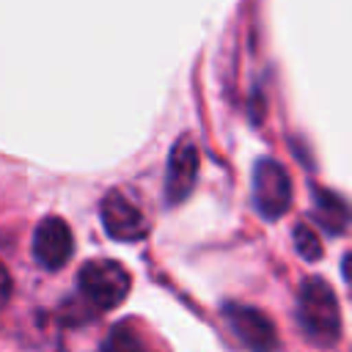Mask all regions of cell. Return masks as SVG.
I'll use <instances>...</instances> for the list:
<instances>
[{"label": "cell", "mask_w": 352, "mask_h": 352, "mask_svg": "<svg viewBox=\"0 0 352 352\" xmlns=\"http://www.w3.org/2000/svg\"><path fill=\"white\" fill-rule=\"evenodd\" d=\"M297 322L308 341L333 346L341 336V308L333 289L322 278H308L297 294Z\"/></svg>", "instance_id": "obj_1"}, {"label": "cell", "mask_w": 352, "mask_h": 352, "mask_svg": "<svg viewBox=\"0 0 352 352\" xmlns=\"http://www.w3.org/2000/svg\"><path fill=\"white\" fill-rule=\"evenodd\" d=\"M129 286H132V278L126 267L113 258H94L82 264L77 272L80 297L94 311H110L121 305L124 297L129 294Z\"/></svg>", "instance_id": "obj_2"}, {"label": "cell", "mask_w": 352, "mask_h": 352, "mask_svg": "<svg viewBox=\"0 0 352 352\" xmlns=\"http://www.w3.org/2000/svg\"><path fill=\"white\" fill-rule=\"evenodd\" d=\"M223 316L245 349H250V352H275L278 349V330L264 311H258L253 305H242V302H226Z\"/></svg>", "instance_id": "obj_3"}, {"label": "cell", "mask_w": 352, "mask_h": 352, "mask_svg": "<svg viewBox=\"0 0 352 352\" xmlns=\"http://www.w3.org/2000/svg\"><path fill=\"white\" fill-rule=\"evenodd\" d=\"M253 204L267 220H278L292 204V182L275 160H258L253 168Z\"/></svg>", "instance_id": "obj_4"}, {"label": "cell", "mask_w": 352, "mask_h": 352, "mask_svg": "<svg viewBox=\"0 0 352 352\" xmlns=\"http://www.w3.org/2000/svg\"><path fill=\"white\" fill-rule=\"evenodd\" d=\"M99 217L104 231L118 242H138L148 234V220L140 212L135 201H129L124 192L110 190L99 204Z\"/></svg>", "instance_id": "obj_5"}, {"label": "cell", "mask_w": 352, "mask_h": 352, "mask_svg": "<svg viewBox=\"0 0 352 352\" xmlns=\"http://www.w3.org/2000/svg\"><path fill=\"white\" fill-rule=\"evenodd\" d=\"M72 228L60 217H44L33 231V258L47 270H60L72 258Z\"/></svg>", "instance_id": "obj_6"}, {"label": "cell", "mask_w": 352, "mask_h": 352, "mask_svg": "<svg viewBox=\"0 0 352 352\" xmlns=\"http://www.w3.org/2000/svg\"><path fill=\"white\" fill-rule=\"evenodd\" d=\"M195 176H198V151L190 138H182L179 143H173L170 157H168V170H165L168 204H182L192 192Z\"/></svg>", "instance_id": "obj_7"}, {"label": "cell", "mask_w": 352, "mask_h": 352, "mask_svg": "<svg viewBox=\"0 0 352 352\" xmlns=\"http://www.w3.org/2000/svg\"><path fill=\"white\" fill-rule=\"evenodd\" d=\"M314 217L319 220V226L327 234H344L346 220H349V209H346V204H344L341 195H336L330 190H316Z\"/></svg>", "instance_id": "obj_8"}, {"label": "cell", "mask_w": 352, "mask_h": 352, "mask_svg": "<svg viewBox=\"0 0 352 352\" xmlns=\"http://www.w3.org/2000/svg\"><path fill=\"white\" fill-rule=\"evenodd\" d=\"M99 352H154V349L132 322H118L110 327Z\"/></svg>", "instance_id": "obj_9"}, {"label": "cell", "mask_w": 352, "mask_h": 352, "mask_svg": "<svg viewBox=\"0 0 352 352\" xmlns=\"http://www.w3.org/2000/svg\"><path fill=\"white\" fill-rule=\"evenodd\" d=\"M294 248H297V253H300L302 258H308V261L322 258V242H319L316 231H314L308 223H297V226H294Z\"/></svg>", "instance_id": "obj_10"}, {"label": "cell", "mask_w": 352, "mask_h": 352, "mask_svg": "<svg viewBox=\"0 0 352 352\" xmlns=\"http://www.w3.org/2000/svg\"><path fill=\"white\" fill-rule=\"evenodd\" d=\"M8 297H11V275H8L6 264L0 261V308L8 302Z\"/></svg>", "instance_id": "obj_11"}]
</instances>
